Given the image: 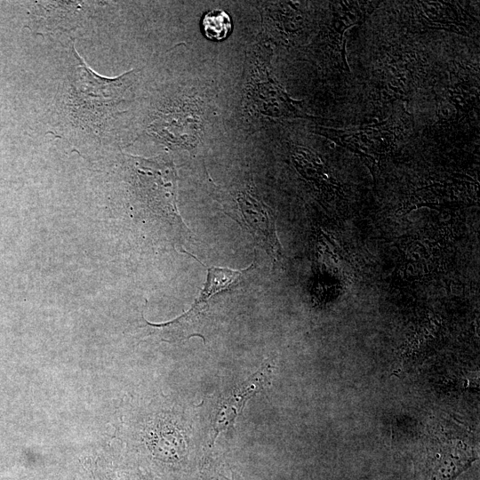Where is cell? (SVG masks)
I'll return each instance as SVG.
<instances>
[{
	"mask_svg": "<svg viewBox=\"0 0 480 480\" xmlns=\"http://www.w3.org/2000/svg\"><path fill=\"white\" fill-rule=\"evenodd\" d=\"M202 27L207 38L221 41L231 32L232 23L229 15L223 10L208 12L202 20Z\"/></svg>",
	"mask_w": 480,
	"mask_h": 480,
	"instance_id": "52a82bcc",
	"label": "cell"
},
{
	"mask_svg": "<svg viewBox=\"0 0 480 480\" xmlns=\"http://www.w3.org/2000/svg\"><path fill=\"white\" fill-rule=\"evenodd\" d=\"M130 74L131 72L116 79H105L95 76L80 61L76 67L73 79L76 106L89 116L102 114L105 108H111L121 100L128 86Z\"/></svg>",
	"mask_w": 480,
	"mask_h": 480,
	"instance_id": "6da1fadb",
	"label": "cell"
},
{
	"mask_svg": "<svg viewBox=\"0 0 480 480\" xmlns=\"http://www.w3.org/2000/svg\"><path fill=\"white\" fill-rule=\"evenodd\" d=\"M476 455L460 444H432L418 465L420 480H454L476 460Z\"/></svg>",
	"mask_w": 480,
	"mask_h": 480,
	"instance_id": "277c9868",
	"label": "cell"
},
{
	"mask_svg": "<svg viewBox=\"0 0 480 480\" xmlns=\"http://www.w3.org/2000/svg\"><path fill=\"white\" fill-rule=\"evenodd\" d=\"M79 2H39L33 8V29L54 31L75 29L83 19Z\"/></svg>",
	"mask_w": 480,
	"mask_h": 480,
	"instance_id": "8992f818",
	"label": "cell"
},
{
	"mask_svg": "<svg viewBox=\"0 0 480 480\" xmlns=\"http://www.w3.org/2000/svg\"><path fill=\"white\" fill-rule=\"evenodd\" d=\"M135 163L140 187L148 203L181 225L177 208V177L173 165L161 158H138Z\"/></svg>",
	"mask_w": 480,
	"mask_h": 480,
	"instance_id": "7a4b0ae2",
	"label": "cell"
},
{
	"mask_svg": "<svg viewBox=\"0 0 480 480\" xmlns=\"http://www.w3.org/2000/svg\"><path fill=\"white\" fill-rule=\"evenodd\" d=\"M271 367L264 364L241 386L235 388L227 398L222 399L215 410L213 429L218 435L234 424L247 399L260 391L269 382Z\"/></svg>",
	"mask_w": 480,
	"mask_h": 480,
	"instance_id": "5b68a950",
	"label": "cell"
},
{
	"mask_svg": "<svg viewBox=\"0 0 480 480\" xmlns=\"http://www.w3.org/2000/svg\"><path fill=\"white\" fill-rule=\"evenodd\" d=\"M236 203L240 223L268 252L274 266H284V255L276 235L274 211L248 191L239 192Z\"/></svg>",
	"mask_w": 480,
	"mask_h": 480,
	"instance_id": "3957f363",
	"label": "cell"
}]
</instances>
